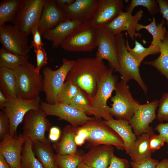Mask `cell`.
I'll return each mask as SVG.
<instances>
[{
  "mask_svg": "<svg viewBox=\"0 0 168 168\" xmlns=\"http://www.w3.org/2000/svg\"><path fill=\"white\" fill-rule=\"evenodd\" d=\"M79 89L77 85L72 82L65 81L60 91L58 103L69 105Z\"/></svg>",
  "mask_w": 168,
  "mask_h": 168,
  "instance_id": "cell-35",
  "label": "cell"
},
{
  "mask_svg": "<svg viewBox=\"0 0 168 168\" xmlns=\"http://www.w3.org/2000/svg\"><path fill=\"white\" fill-rule=\"evenodd\" d=\"M77 130V127L70 125L64 127L60 140L53 145L57 154L71 155L77 152V145L75 141Z\"/></svg>",
  "mask_w": 168,
  "mask_h": 168,
  "instance_id": "cell-24",
  "label": "cell"
},
{
  "mask_svg": "<svg viewBox=\"0 0 168 168\" xmlns=\"http://www.w3.org/2000/svg\"><path fill=\"white\" fill-rule=\"evenodd\" d=\"M62 61L61 65L56 70L48 67L42 69V91L45 93L46 102L49 104L58 102L60 91L75 60L63 58Z\"/></svg>",
  "mask_w": 168,
  "mask_h": 168,
  "instance_id": "cell-4",
  "label": "cell"
},
{
  "mask_svg": "<svg viewBox=\"0 0 168 168\" xmlns=\"http://www.w3.org/2000/svg\"><path fill=\"white\" fill-rule=\"evenodd\" d=\"M41 102L39 96L29 100L18 97L8 99L2 111L8 119L11 135L15 137L17 136V127L23 121L26 114L30 110L40 108Z\"/></svg>",
  "mask_w": 168,
  "mask_h": 168,
  "instance_id": "cell-11",
  "label": "cell"
},
{
  "mask_svg": "<svg viewBox=\"0 0 168 168\" xmlns=\"http://www.w3.org/2000/svg\"><path fill=\"white\" fill-rule=\"evenodd\" d=\"M82 155L77 152L71 155L56 154L57 163L60 168H77L81 162Z\"/></svg>",
  "mask_w": 168,
  "mask_h": 168,
  "instance_id": "cell-37",
  "label": "cell"
},
{
  "mask_svg": "<svg viewBox=\"0 0 168 168\" xmlns=\"http://www.w3.org/2000/svg\"><path fill=\"white\" fill-rule=\"evenodd\" d=\"M32 142V148L37 158L44 168H60L57 163L55 156L50 143L38 141Z\"/></svg>",
  "mask_w": 168,
  "mask_h": 168,
  "instance_id": "cell-25",
  "label": "cell"
},
{
  "mask_svg": "<svg viewBox=\"0 0 168 168\" xmlns=\"http://www.w3.org/2000/svg\"><path fill=\"white\" fill-rule=\"evenodd\" d=\"M127 83L121 80L117 83L114 96L111 98L113 102L109 111L117 119L129 120L140 104L133 98Z\"/></svg>",
  "mask_w": 168,
  "mask_h": 168,
  "instance_id": "cell-9",
  "label": "cell"
},
{
  "mask_svg": "<svg viewBox=\"0 0 168 168\" xmlns=\"http://www.w3.org/2000/svg\"><path fill=\"white\" fill-rule=\"evenodd\" d=\"M165 142L163 138L159 134L152 135L149 142V148L152 153L159 149L163 146Z\"/></svg>",
  "mask_w": 168,
  "mask_h": 168,
  "instance_id": "cell-42",
  "label": "cell"
},
{
  "mask_svg": "<svg viewBox=\"0 0 168 168\" xmlns=\"http://www.w3.org/2000/svg\"><path fill=\"white\" fill-rule=\"evenodd\" d=\"M77 168H91L90 167L81 162L79 163Z\"/></svg>",
  "mask_w": 168,
  "mask_h": 168,
  "instance_id": "cell-53",
  "label": "cell"
},
{
  "mask_svg": "<svg viewBox=\"0 0 168 168\" xmlns=\"http://www.w3.org/2000/svg\"><path fill=\"white\" fill-rule=\"evenodd\" d=\"M47 115L40 108L28 111L24 118L22 135L25 139L50 143L45 137L46 132L51 127Z\"/></svg>",
  "mask_w": 168,
  "mask_h": 168,
  "instance_id": "cell-10",
  "label": "cell"
},
{
  "mask_svg": "<svg viewBox=\"0 0 168 168\" xmlns=\"http://www.w3.org/2000/svg\"><path fill=\"white\" fill-rule=\"evenodd\" d=\"M113 146L102 145L91 147L82 155L81 162L91 168H107L114 154Z\"/></svg>",
  "mask_w": 168,
  "mask_h": 168,
  "instance_id": "cell-20",
  "label": "cell"
},
{
  "mask_svg": "<svg viewBox=\"0 0 168 168\" xmlns=\"http://www.w3.org/2000/svg\"><path fill=\"white\" fill-rule=\"evenodd\" d=\"M98 0H75L62 9L66 20L83 22L90 21L95 13Z\"/></svg>",
  "mask_w": 168,
  "mask_h": 168,
  "instance_id": "cell-19",
  "label": "cell"
},
{
  "mask_svg": "<svg viewBox=\"0 0 168 168\" xmlns=\"http://www.w3.org/2000/svg\"><path fill=\"white\" fill-rule=\"evenodd\" d=\"M143 13L142 9L138 11L134 15L127 12L122 11L115 19L104 27L115 35L126 31L129 37L133 40L137 37H141L142 34L136 32V28L143 16Z\"/></svg>",
  "mask_w": 168,
  "mask_h": 168,
  "instance_id": "cell-16",
  "label": "cell"
},
{
  "mask_svg": "<svg viewBox=\"0 0 168 168\" xmlns=\"http://www.w3.org/2000/svg\"><path fill=\"white\" fill-rule=\"evenodd\" d=\"M0 168H11L4 157L0 154Z\"/></svg>",
  "mask_w": 168,
  "mask_h": 168,
  "instance_id": "cell-52",
  "label": "cell"
},
{
  "mask_svg": "<svg viewBox=\"0 0 168 168\" xmlns=\"http://www.w3.org/2000/svg\"><path fill=\"white\" fill-rule=\"evenodd\" d=\"M20 168H44L34 152L32 142L29 139H26L23 147Z\"/></svg>",
  "mask_w": 168,
  "mask_h": 168,
  "instance_id": "cell-32",
  "label": "cell"
},
{
  "mask_svg": "<svg viewBox=\"0 0 168 168\" xmlns=\"http://www.w3.org/2000/svg\"><path fill=\"white\" fill-rule=\"evenodd\" d=\"M61 135L59 128L57 126L51 127L49 130L48 139L50 141L55 142L58 141Z\"/></svg>",
  "mask_w": 168,
  "mask_h": 168,
  "instance_id": "cell-47",
  "label": "cell"
},
{
  "mask_svg": "<svg viewBox=\"0 0 168 168\" xmlns=\"http://www.w3.org/2000/svg\"><path fill=\"white\" fill-rule=\"evenodd\" d=\"M66 20L62 10L58 7L55 0H45L38 29L42 35Z\"/></svg>",
  "mask_w": 168,
  "mask_h": 168,
  "instance_id": "cell-21",
  "label": "cell"
},
{
  "mask_svg": "<svg viewBox=\"0 0 168 168\" xmlns=\"http://www.w3.org/2000/svg\"><path fill=\"white\" fill-rule=\"evenodd\" d=\"M8 99L0 90V109L2 110L4 109L8 101Z\"/></svg>",
  "mask_w": 168,
  "mask_h": 168,
  "instance_id": "cell-50",
  "label": "cell"
},
{
  "mask_svg": "<svg viewBox=\"0 0 168 168\" xmlns=\"http://www.w3.org/2000/svg\"><path fill=\"white\" fill-rule=\"evenodd\" d=\"M158 104L157 99L145 104H140L128 120L137 137L152 128L149 124L156 118V111Z\"/></svg>",
  "mask_w": 168,
  "mask_h": 168,
  "instance_id": "cell-15",
  "label": "cell"
},
{
  "mask_svg": "<svg viewBox=\"0 0 168 168\" xmlns=\"http://www.w3.org/2000/svg\"><path fill=\"white\" fill-rule=\"evenodd\" d=\"M152 128L137 137L133 148L129 154L133 161L138 162L152 157L149 145L151 136L154 134Z\"/></svg>",
  "mask_w": 168,
  "mask_h": 168,
  "instance_id": "cell-26",
  "label": "cell"
},
{
  "mask_svg": "<svg viewBox=\"0 0 168 168\" xmlns=\"http://www.w3.org/2000/svg\"><path fill=\"white\" fill-rule=\"evenodd\" d=\"M58 7L61 9L71 4L75 0H55Z\"/></svg>",
  "mask_w": 168,
  "mask_h": 168,
  "instance_id": "cell-49",
  "label": "cell"
},
{
  "mask_svg": "<svg viewBox=\"0 0 168 168\" xmlns=\"http://www.w3.org/2000/svg\"><path fill=\"white\" fill-rule=\"evenodd\" d=\"M40 108L48 115L57 116L66 121L74 127L83 126L94 117L88 116L84 112L70 105L56 103L50 104L41 101Z\"/></svg>",
  "mask_w": 168,
  "mask_h": 168,
  "instance_id": "cell-12",
  "label": "cell"
},
{
  "mask_svg": "<svg viewBox=\"0 0 168 168\" xmlns=\"http://www.w3.org/2000/svg\"><path fill=\"white\" fill-rule=\"evenodd\" d=\"M155 168H168V159H164L159 162Z\"/></svg>",
  "mask_w": 168,
  "mask_h": 168,
  "instance_id": "cell-51",
  "label": "cell"
},
{
  "mask_svg": "<svg viewBox=\"0 0 168 168\" xmlns=\"http://www.w3.org/2000/svg\"><path fill=\"white\" fill-rule=\"evenodd\" d=\"M31 34L33 35V40L30 48L34 47L35 49L43 47L44 44L41 40V35L38 29V27L33 30Z\"/></svg>",
  "mask_w": 168,
  "mask_h": 168,
  "instance_id": "cell-45",
  "label": "cell"
},
{
  "mask_svg": "<svg viewBox=\"0 0 168 168\" xmlns=\"http://www.w3.org/2000/svg\"><path fill=\"white\" fill-rule=\"evenodd\" d=\"M21 0H3L0 3V26L7 22H13Z\"/></svg>",
  "mask_w": 168,
  "mask_h": 168,
  "instance_id": "cell-33",
  "label": "cell"
},
{
  "mask_svg": "<svg viewBox=\"0 0 168 168\" xmlns=\"http://www.w3.org/2000/svg\"><path fill=\"white\" fill-rule=\"evenodd\" d=\"M27 36L14 25L5 24L0 26V41L2 47L14 54L27 55L30 48Z\"/></svg>",
  "mask_w": 168,
  "mask_h": 168,
  "instance_id": "cell-14",
  "label": "cell"
},
{
  "mask_svg": "<svg viewBox=\"0 0 168 168\" xmlns=\"http://www.w3.org/2000/svg\"><path fill=\"white\" fill-rule=\"evenodd\" d=\"M159 161L152 157L138 162L131 161L130 165L132 168H155Z\"/></svg>",
  "mask_w": 168,
  "mask_h": 168,
  "instance_id": "cell-40",
  "label": "cell"
},
{
  "mask_svg": "<svg viewBox=\"0 0 168 168\" xmlns=\"http://www.w3.org/2000/svg\"><path fill=\"white\" fill-rule=\"evenodd\" d=\"M134 43V47L131 48L127 38L125 41L126 47L129 54L139 66L146 57L150 55L156 54L160 53V48L158 46L151 44L148 47L145 48L136 39Z\"/></svg>",
  "mask_w": 168,
  "mask_h": 168,
  "instance_id": "cell-30",
  "label": "cell"
},
{
  "mask_svg": "<svg viewBox=\"0 0 168 168\" xmlns=\"http://www.w3.org/2000/svg\"><path fill=\"white\" fill-rule=\"evenodd\" d=\"M28 62L14 70L17 84V97L29 100L39 96L43 88V76Z\"/></svg>",
  "mask_w": 168,
  "mask_h": 168,
  "instance_id": "cell-2",
  "label": "cell"
},
{
  "mask_svg": "<svg viewBox=\"0 0 168 168\" xmlns=\"http://www.w3.org/2000/svg\"><path fill=\"white\" fill-rule=\"evenodd\" d=\"M167 153H168V151H167Z\"/></svg>",
  "mask_w": 168,
  "mask_h": 168,
  "instance_id": "cell-54",
  "label": "cell"
},
{
  "mask_svg": "<svg viewBox=\"0 0 168 168\" xmlns=\"http://www.w3.org/2000/svg\"><path fill=\"white\" fill-rule=\"evenodd\" d=\"M154 129L163 138L168 146V122L159 123L156 126Z\"/></svg>",
  "mask_w": 168,
  "mask_h": 168,
  "instance_id": "cell-46",
  "label": "cell"
},
{
  "mask_svg": "<svg viewBox=\"0 0 168 168\" xmlns=\"http://www.w3.org/2000/svg\"><path fill=\"white\" fill-rule=\"evenodd\" d=\"M34 49L36 54V60L35 69L37 72L40 73L41 68L45 66L48 63L47 54L43 47Z\"/></svg>",
  "mask_w": 168,
  "mask_h": 168,
  "instance_id": "cell-39",
  "label": "cell"
},
{
  "mask_svg": "<svg viewBox=\"0 0 168 168\" xmlns=\"http://www.w3.org/2000/svg\"><path fill=\"white\" fill-rule=\"evenodd\" d=\"M10 133V124L8 119L3 111L0 112V138L2 139Z\"/></svg>",
  "mask_w": 168,
  "mask_h": 168,
  "instance_id": "cell-41",
  "label": "cell"
},
{
  "mask_svg": "<svg viewBox=\"0 0 168 168\" xmlns=\"http://www.w3.org/2000/svg\"><path fill=\"white\" fill-rule=\"evenodd\" d=\"M103 122L114 130L121 138L124 144V150L129 155L132 151L137 137L128 120L114 118Z\"/></svg>",
  "mask_w": 168,
  "mask_h": 168,
  "instance_id": "cell-22",
  "label": "cell"
},
{
  "mask_svg": "<svg viewBox=\"0 0 168 168\" xmlns=\"http://www.w3.org/2000/svg\"><path fill=\"white\" fill-rule=\"evenodd\" d=\"M159 56L152 61H145V64L150 65L157 69L160 74L165 76L168 82V31L165 34L159 46Z\"/></svg>",
  "mask_w": 168,
  "mask_h": 168,
  "instance_id": "cell-28",
  "label": "cell"
},
{
  "mask_svg": "<svg viewBox=\"0 0 168 168\" xmlns=\"http://www.w3.org/2000/svg\"><path fill=\"white\" fill-rule=\"evenodd\" d=\"M29 56L11 52L2 47L0 49V67L14 70L28 62Z\"/></svg>",
  "mask_w": 168,
  "mask_h": 168,
  "instance_id": "cell-31",
  "label": "cell"
},
{
  "mask_svg": "<svg viewBox=\"0 0 168 168\" xmlns=\"http://www.w3.org/2000/svg\"><path fill=\"white\" fill-rule=\"evenodd\" d=\"M114 69L110 68L104 73L99 81L96 92L92 97V107L94 117L109 120L113 118L107 105L108 99L115 91L117 83V77L113 74Z\"/></svg>",
  "mask_w": 168,
  "mask_h": 168,
  "instance_id": "cell-3",
  "label": "cell"
},
{
  "mask_svg": "<svg viewBox=\"0 0 168 168\" xmlns=\"http://www.w3.org/2000/svg\"><path fill=\"white\" fill-rule=\"evenodd\" d=\"M158 106L156 118L161 123L163 121H168V91L163 94L159 101Z\"/></svg>",
  "mask_w": 168,
  "mask_h": 168,
  "instance_id": "cell-38",
  "label": "cell"
},
{
  "mask_svg": "<svg viewBox=\"0 0 168 168\" xmlns=\"http://www.w3.org/2000/svg\"><path fill=\"white\" fill-rule=\"evenodd\" d=\"M82 22L76 21L66 20L54 28L49 30L43 35V37L52 42V46L56 49L61 46L73 30Z\"/></svg>",
  "mask_w": 168,
  "mask_h": 168,
  "instance_id": "cell-23",
  "label": "cell"
},
{
  "mask_svg": "<svg viewBox=\"0 0 168 168\" xmlns=\"http://www.w3.org/2000/svg\"><path fill=\"white\" fill-rule=\"evenodd\" d=\"M165 22L163 19L160 23H157L156 24L155 17H153L151 23L148 25H143L138 23L137 26L136 31L138 32L142 29L146 30L152 36V40L151 44L159 47L161 41L163 40L167 30L164 26Z\"/></svg>",
  "mask_w": 168,
  "mask_h": 168,
  "instance_id": "cell-29",
  "label": "cell"
},
{
  "mask_svg": "<svg viewBox=\"0 0 168 168\" xmlns=\"http://www.w3.org/2000/svg\"><path fill=\"white\" fill-rule=\"evenodd\" d=\"M129 166L128 160L118 157L114 154L107 168H129Z\"/></svg>",
  "mask_w": 168,
  "mask_h": 168,
  "instance_id": "cell-44",
  "label": "cell"
},
{
  "mask_svg": "<svg viewBox=\"0 0 168 168\" xmlns=\"http://www.w3.org/2000/svg\"><path fill=\"white\" fill-rule=\"evenodd\" d=\"M122 0H98L94 16L91 21L96 28L104 27L111 22L123 11Z\"/></svg>",
  "mask_w": 168,
  "mask_h": 168,
  "instance_id": "cell-17",
  "label": "cell"
},
{
  "mask_svg": "<svg viewBox=\"0 0 168 168\" xmlns=\"http://www.w3.org/2000/svg\"><path fill=\"white\" fill-rule=\"evenodd\" d=\"M0 90L8 99L17 97V84L13 70L0 67Z\"/></svg>",
  "mask_w": 168,
  "mask_h": 168,
  "instance_id": "cell-27",
  "label": "cell"
},
{
  "mask_svg": "<svg viewBox=\"0 0 168 168\" xmlns=\"http://www.w3.org/2000/svg\"><path fill=\"white\" fill-rule=\"evenodd\" d=\"M118 61L121 80L127 83L132 79L135 80L145 94L147 88L144 83L139 72V65L126 49L124 34L121 33L116 35Z\"/></svg>",
  "mask_w": 168,
  "mask_h": 168,
  "instance_id": "cell-7",
  "label": "cell"
},
{
  "mask_svg": "<svg viewBox=\"0 0 168 168\" xmlns=\"http://www.w3.org/2000/svg\"><path fill=\"white\" fill-rule=\"evenodd\" d=\"M25 140L22 134L15 137L9 133L2 139L0 154L11 168H20L21 152Z\"/></svg>",
  "mask_w": 168,
  "mask_h": 168,
  "instance_id": "cell-18",
  "label": "cell"
},
{
  "mask_svg": "<svg viewBox=\"0 0 168 168\" xmlns=\"http://www.w3.org/2000/svg\"><path fill=\"white\" fill-rule=\"evenodd\" d=\"M45 0H21L12 23L28 36L38 27Z\"/></svg>",
  "mask_w": 168,
  "mask_h": 168,
  "instance_id": "cell-6",
  "label": "cell"
},
{
  "mask_svg": "<svg viewBox=\"0 0 168 168\" xmlns=\"http://www.w3.org/2000/svg\"><path fill=\"white\" fill-rule=\"evenodd\" d=\"M160 9V12L166 21L168 26V0H157Z\"/></svg>",
  "mask_w": 168,
  "mask_h": 168,
  "instance_id": "cell-48",
  "label": "cell"
},
{
  "mask_svg": "<svg viewBox=\"0 0 168 168\" xmlns=\"http://www.w3.org/2000/svg\"><path fill=\"white\" fill-rule=\"evenodd\" d=\"M96 44V57L107 60L110 68L119 72V68L115 35L104 27L97 28Z\"/></svg>",
  "mask_w": 168,
  "mask_h": 168,
  "instance_id": "cell-13",
  "label": "cell"
},
{
  "mask_svg": "<svg viewBox=\"0 0 168 168\" xmlns=\"http://www.w3.org/2000/svg\"><path fill=\"white\" fill-rule=\"evenodd\" d=\"M108 69L103 60L96 57L79 58L75 60L65 81L74 83L93 97L99 81Z\"/></svg>",
  "mask_w": 168,
  "mask_h": 168,
  "instance_id": "cell-1",
  "label": "cell"
},
{
  "mask_svg": "<svg viewBox=\"0 0 168 168\" xmlns=\"http://www.w3.org/2000/svg\"><path fill=\"white\" fill-rule=\"evenodd\" d=\"M97 30L91 21L82 22L66 38L61 47L69 52H91L97 48Z\"/></svg>",
  "mask_w": 168,
  "mask_h": 168,
  "instance_id": "cell-5",
  "label": "cell"
},
{
  "mask_svg": "<svg viewBox=\"0 0 168 168\" xmlns=\"http://www.w3.org/2000/svg\"><path fill=\"white\" fill-rule=\"evenodd\" d=\"M138 6L146 7L148 13L153 15L160 12V9L157 0H132L130 4L125 8L126 12L132 14L134 8Z\"/></svg>",
  "mask_w": 168,
  "mask_h": 168,
  "instance_id": "cell-36",
  "label": "cell"
},
{
  "mask_svg": "<svg viewBox=\"0 0 168 168\" xmlns=\"http://www.w3.org/2000/svg\"><path fill=\"white\" fill-rule=\"evenodd\" d=\"M82 126L88 133L86 139L88 146L110 145L118 149H124V143L121 138L101 119L94 117Z\"/></svg>",
  "mask_w": 168,
  "mask_h": 168,
  "instance_id": "cell-8",
  "label": "cell"
},
{
  "mask_svg": "<svg viewBox=\"0 0 168 168\" xmlns=\"http://www.w3.org/2000/svg\"><path fill=\"white\" fill-rule=\"evenodd\" d=\"M69 105L87 115H94L92 97L80 88Z\"/></svg>",
  "mask_w": 168,
  "mask_h": 168,
  "instance_id": "cell-34",
  "label": "cell"
},
{
  "mask_svg": "<svg viewBox=\"0 0 168 168\" xmlns=\"http://www.w3.org/2000/svg\"><path fill=\"white\" fill-rule=\"evenodd\" d=\"M88 133L82 126L77 127V130L75 137V141L77 146H81L85 143L88 138Z\"/></svg>",
  "mask_w": 168,
  "mask_h": 168,
  "instance_id": "cell-43",
  "label": "cell"
}]
</instances>
